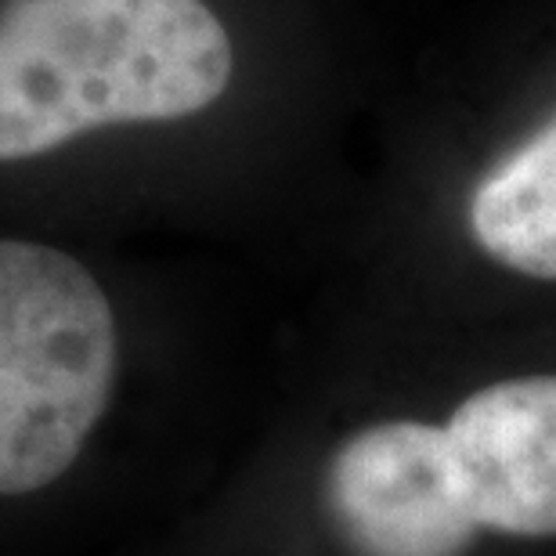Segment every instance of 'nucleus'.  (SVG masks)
Here are the masks:
<instances>
[{
  "label": "nucleus",
  "mask_w": 556,
  "mask_h": 556,
  "mask_svg": "<svg viewBox=\"0 0 556 556\" xmlns=\"http://www.w3.org/2000/svg\"><path fill=\"white\" fill-rule=\"evenodd\" d=\"M228 80V29L203 0H4L0 160L195 116Z\"/></svg>",
  "instance_id": "obj_1"
},
{
  "label": "nucleus",
  "mask_w": 556,
  "mask_h": 556,
  "mask_svg": "<svg viewBox=\"0 0 556 556\" xmlns=\"http://www.w3.org/2000/svg\"><path fill=\"white\" fill-rule=\"evenodd\" d=\"M116 383V318L80 261L0 239V495L54 484Z\"/></svg>",
  "instance_id": "obj_2"
},
{
  "label": "nucleus",
  "mask_w": 556,
  "mask_h": 556,
  "mask_svg": "<svg viewBox=\"0 0 556 556\" xmlns=\"http://www.w3.org/2000/svg\"><path fill=\"white\" fill-rule=\"evenodd\" d=\"M326 503L358 556H463L481 531L444 427L413 419L354 433L329 463Z\"/></svg>",
  "instance_id": "obj_3"
},
{
  "label": "nucleus",
  "mask_w": 556,
  "mask_h": 556,
  "mask_svg": "<svg viewBox=\"0 0 556 556\" xmlns=\"http://www.w3.org/2000/svg\"><path fill=\"white\" fill-rule=\"evenodd\" d=\"M444 438L477 528L520 539L556 535V376L470 394Z\"/></svg>",
  "instance_id": "obj_4"
},
{
  "label": "nucleus",
  "mask_w": 556,
  "mask_h": 556,
  "mask_svg": "<svg viewBox=\"0 0 556 556\" xmlns=\"http://www.w3.org/2000/svg\"><path fill=\"white\" fill-rule=\"evenodd\" d=\"M470 225L498 264L556 282V124L484 177Z\"/></svg>",
  "instance_id": "obj_5"
}]
</instances>
